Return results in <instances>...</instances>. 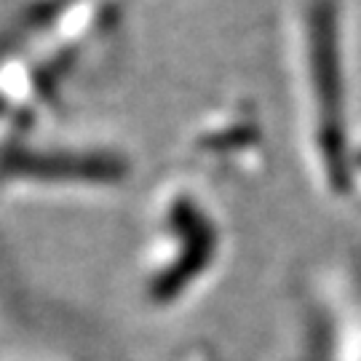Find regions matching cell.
Returning <instances> with one entry per match:
<instances>
[{
    "label": "cell",
    "mask_w": 361,
    "mask_h": 361,
    "mask_svg": "<svg viewBox=\"0 0 361 361\" xmlns=\"http://www.w3.org/2000/svg\"><path fill=\"white\" fill-rule=\"evenodd\" d=\"M35 118L22 116L13 107L0 102V161L16 153L19 147H25V137Z\"/></svg>",
    "instance_id": "obj_4"
},
{
    "label": "cell",
    "mask_w": 361,
    "mask_h": 361,
    "mask_svg": "<svg viewBox=\"0 0 361 361\" xmlns=\"http://www.w3.org/2000/svg\"><path fill=\"white\" fill-rule=\"evenodd\" d=\"M217 225L188 188H174L158 201L142 265L145 297L155 308L174 305L188 295L217 257Z\"/></svg>",
    "instance_id": "obj_2"
},
{
    "label": "cell",
    "mask_w": 361,
    "mask_h": 361,
    "mask_svg": "<svg viewBox=\"0 0 361 361\" xmlns=\"http://www.w3.org/2000/svg\"><path fill=\"white\" fill-rule=\"evenodd\" d=\"M300 32V107L308 155L322 182L340 193L348 185L345 158V75L335 0H305Z\"/></svg>",
    "instance_id": "obj_1"
},
{
    "label": "cell",
    "mask_w": 361,
    "mask_h": 361,
    "mask_svg": "<svg viewBox=\"0 0 361 361\" xmlns=\"http://www.w3.org/2000/svg\"><path fill=\"white\" fill-rule=\"evenodd\" d=\"M73 0H22V16H25V25L19 35H27L32 30L43 27L49 19H54L56 13L62 11L65 6H70Z\"/></svg>",
    "instance_id": "obj_5"
},
{
    "label": "cell",
    "mask_w": 361,
    "mask_h": 361,
    "mask_svg": "<svg viewBox=\"0 0 361 361\" xmlns=\"http://www.w3.org/2000/svg\"><path fill=\"white\" fill-rule=\"evenodd\" d=\"M129 174L126 161L107 150H25L0 161V190L35 188H113Z\"/></svg>",
    "instance_id": "obj_3"
},
{
    "label": "cell",
    "mask_w": 361,
    "mask_h": 361,
    "mask_svg": "<svg viewBox=\"0 0 361 361\" xmlns=\"http://www.w3.org/2000/svg\"><path fill=\"white\" fill-rule=\"evenodd\" d=\"M107 3H113L116 8H123V3H126V0H107Z\"/></svg>",
    "instance_id": "obj_6"
}]
</instances>
